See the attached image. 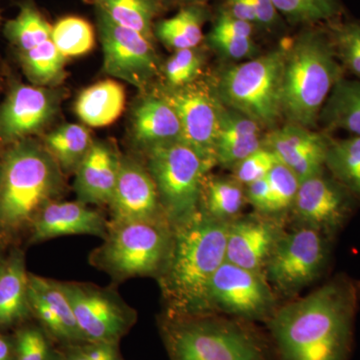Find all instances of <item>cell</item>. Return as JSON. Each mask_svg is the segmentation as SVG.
Masks as SVG:
<instances>
[{"instance_id":"13","label":"cell","mask_w":360,"mask_h":360,"mask_svg":"<svg viewBox=\"0 0 360 360\" xmlns=\"http://www.w3.org/2000/svg\"><path fill=\"white\" fill-rule=\"evenodd\" d=\"M158 94L174 108L181 127V141L210 167L217 165L219 101L212 89L193 82L180 89L162 87Z\"/></svg>"},{"instance_id":"20","label":"cell","mask_w":360,"mask_h":360,"mask_svg":"<svg viewBox=\"0 0 360 360\" xmlns=\"http://www.w3.org/2000/svg\"><path fill=\"white\" fill-rule=\"evenodd\" d=\"M264 215L229 222L225 262L264 274L270 253L283 233L281 224Z\"/></svg>"},{"instance_id":"9","label":"cell","mask_w":360,"mask_h":360,"mask_svg":"<svg viewBox=\"0 0 360 360\" xmlns=\"http://www.w3.org/2000/svg\"><path fill=\"white\" fill-rule=\"evenodd\" d=\"M328 236L310 227L283 232L264 267L270 286L285 295H295L314 283L328 262Z\"/></svg>"},{"instance_id":"21","label":"cell","mask_w":360,"mask_h":360,"mask_svg":"<svg viewBox=\"0 0 360 360\" xmlns=\"http://www.w3.org/2000/svg\"><path fill=\"white\" fill-rule=\"evenodd\" d=\"M122 155L110 142L94 141L75 170L77 200L89 205H108L115 191Z\"/></svg>"},{"instance_id":"19","label":"cell","mask_w":360,"mask_h":360,"mask_svg":"<svg viewBox=\"0 0 360 360\" xmlns=\"http://www.w3.org/2000/svg\"><path fill=\"white\" fill-rule=\"evenodd\" d=\"M110 221L103 213L82 201H52L34 219L28 243L32 245L68 236L105 238Z\"/></svg>"},{"instance_id":"15","label":"cell","mask_w":360,"mask_h":360,"mask_svg":"<svg viewBox=\"0 0 360 360\" xmlns=\"http://www.w3.org/2000/svg\"><path fill=\"white\" fill-rule=\"evenodd\" d=\"M357 201L326 172L300 181L291 210L300 226L333 238L347 224Z\"/></svg>"},{"instance_id":"25","label":"cell","mask_w":360,"mask_h":360,"mask_svg":"<svg viewBox=\"0 0 360 360\" xmlns=\"http://www.w3.org/2000/svg\"><path fill=\"white\" fill-rule=\"evenodd\" d=\"M180 7L174 16L158 20L153 28L155 39L174 51L198 47L203 40V25L210 18L206 4Z\"/></svg>"},{"instance_id":"51","label":"cell","mask_w":360,"mask_h":360,"mask_svg":"<svg viewBox=\"0 0 360 360\" xmlns=\"http://www.w3.org/2000/svg\"><path fill=\"white\" fill-rule=\"evenodd\" d=\"M6 257V255H4V251H2L1 245H0V269H1L2 264H4Z\"/></svg>"},{"instance_id":"41","label":"cell","mask_w":360,"mask_h":360,"mask_svg":"<svg viewBox=\"0 0 360 360\" xmlns=\"http://www.w3.org/2000/svg\"><path fill=\"white\" fill-rule=\"evenodd\" d=\"M264 146L262 136H248L243 139L219 141L215 148L217 165L224 168L236 167L241 160Z\"/></svg>"},{"instance_id":"3","label":"cell","mask_w":360,"mask_h":360,"mask_svg":"<svg viewBox=\"0 0 360 360\" xmlns=\"http://www.w3.org/2000/svg\"><path fill=\"white\" fill-rule=\"evenodd\" d=\"M1 165L0 241L30 231L39 213L65 191V174L41 142L11 144Z\"/></svg>"},{"instance_id":"2","label":"cell","mask_w":360,"mask_h":360,"mask_svg":"<svg viewBox=\"0 0 360 360\" xmlns=\"http://www.w3.org/2000/svg\"><path fill=\"white\" fill-rule=\"evenodd\" d=\"M229 222L194 212L172 225L169 255L158 277L167 315L212 314L208 291L215 272L225 262Z\"/></svg>"},{"instance_id":"22","label":"cell","mask_w":360,"mask_h":360,"mask_svg":"<svg viewBox=\"0 0 360 360\" xmlns=\"http://www.w3.org/2000/svg\"><path fill=\"white\" fill-rule=\"evenodd\" d=\"M130 137L144 153L156 146L181 141L179 116L158 92L146 94L134 104L130 117Z\"/></svg>"},{"instance_id":"14","label":"cell","mask_w":360,"mask_h":360,"mask_svg":"<svg viewBox=\"0 0 360 360\" xmlns=\"http://www.w3.org/2000/svg\"><path fill=\"white\" fill-rule=\"evenodd\" d=\"M68 96L61 87L14 84L0 104V144L11 146L51 125Z\"/></svg>"},{"instance_id":"37","label":"cell","mask_w":360,"mask_h":360,"mask_svg":"<svg viewBox=\"0 0 360 360\" xmlns=\"http://www.w3.org/2000/svg\"><path fill=\"white\" fill-rule=\"evenodd\" d=\"M271 193V213H278L291 210L300 188V180L281 162H277L266 176Z\"/></svg>"},{"instance_id":"43","label":"cell","mask_w":360,"mask_h":360,"mask_svg":"<svg viewBox=\"0 0 360 360\" xmlns=\"http://www.w3.org/2000/svg\"><path fill=\"white\" fill-rule=\"evenodd\" d=\"M213 51L224 58L241 60L257 58L258 49L252 37H231L210 32L206 37Z\"/></svg>"},{"instance_id":"24","label":"cell","mask_w":360,"mask_h":360,"mask_svg":"<svg viewBox=\"0 0 360 360\" xmlns=\"http://www.w3.org/2000/svg\"><path fill=\"white\" fill-rule=\"evenodd\" d=\"M125 108V90L112 79L90 85L75 101V113L90 127H105L120 118Z\"/></svg>"},{"instance_id":"40","label":"cell","mask_w":360,"mask_h":360,"mask_svg":"<svg viewBox=\"0 0 360 360\" xmlns=\"http://www.w3.org/2000/svg\"><path fill=\"white\" fill-rule=\"evenodd\" d=\"M262 127L243 113L226 108L219 103V141L260 136Z\"/></svg>"},{"instance_id":"23","label":"cell","mask_w":360,"mask_h":360,"mask_svg":"<svg viewBox=\"0 0 360 360\" xmlns=\"http://www.w3.org/2000/svg\"><path fill=\"white\" fill-rule=\"evenodd\" d=\"M25 251L13 248L0 269V330H14L32 321Z\"/></svg>"},{"instance_id":"45","label":"cell","mask_w":360,"mask_h":360,"mask_svg":"<svg viewBox=\"0 0 360 360\" xmlns=\"http://www.w3.org/2000/svg\"><path fill=\"white\" fill-rule=\"evenodd\" d=\"M246 200L262 214L271 215V193L266 177L245 186Z\"/></svg>"},{"instance_id":"38","label":"cell","mask_w":360,"mask_h":360,"mask_svg":"<svg viewBox=\"0 0 360 360\" xmlns=\"http://www.w3.org/2000/svg\"><path fill=\"white\" fill-rule=\"evenodd\" d=\"M330 39L336 56L360 79V23L354 21L335 26Z\"/></svg>"},{"instance_id":"30","label":"cell","mask_w":360,"mask_h":360,"mask_svg":"<svg viewBox=\"0 0 360 360\" xmlns=\"http://www.w3.org/2000/svg\"><path fill=\"white\" fill-rule=\"evenodd\" d=\"M21 68L33 85L58 87L66 77L68 58L58 51L51 39L27 51L18 52Z\"/></svg>"},{"instance_id":"12","label":"cell","mask_w":360,"mask_h":360,"mask_svg":"<svg viewBox=\"0 0 360 360\" xmlns=\"http://www.w3.org/2000/svg\"><path fill=\"white\" fill-rule=\"evenodd\" d=\"M264 274L225 262L212 277L208 291L210 312L236 319L269 322L278 307Z\"/></svg>"},{"instance_id":"27","label":"cell","mask_w":360,"mask_h":360,"mask_svg":"<svg viewBox=\"0 0 360 360\" xmlns=\"http://www.w3.org/2000/svg\"><path fill=\"white\" fill-rule=\"evenodd\" d=\"M245 201V187L234 177H207L206 174L198 210L212 219L231 222L238 219Z\"/></svg>"},{"instance_id":"16","label":"cell","mask_w":360,"mask_h":360,"mask_svg":"<svg viewBox=\"0 0 360 360\" xmlns=\"http://www.w3.org/2000/svg\"><path fill=\"white\" fill-rule=\"evenodd\" d=\"M108 206L110 224L167 220L150 172L146 165L131 156L122 155L115 191Z\"/></svg>"},{"instance_id":"28","label":"cell","mask_w":360,"mask_h":360,"mask_svg":"<svg viewBox=\"0 0 360 360\" xmlns=\"http://www.w3.org/2000/svg\"><path fill=\"white\" fill-rule=\"evenodd\" d=\"M319 120L328 129L360 136V80L341 77L326 99Z\"/></svg>"},{"instance_id":"11","label":"cell","mask_w":360,"mask_h":360,"mask_svg":"<svg viewBox=\"0 0 360 360\" xmlns=\"http://www.w3.org/2000/svg\"><path fill=\"white\" fill-rule=\"evenodd\" d=\"M96 15L104 73L144 91L160 70L153 40L118 25L98 9Z\"/></svg>"},{"instance_id":"17","label":"cell","mask_w":360,"mask_h":360,"mask_svg":"<svg viewBox=\"0 0 360 360\" xmlns=\"http://www.w3.org/2000/svg\"><path fill=\"white\" fill-rule=\"evenodd\" d=\"M28 298L32 319L58 347L85 340L61 281L30 272Z\"/></svg>"},{"instance_id":"4","label":"cell","mask_w":360,"mask_h":360,"mask_svg":"<svg viewBox=\"0 0 360 360\" xmlns=\"http://www.w3.org/2000/svg\"><path fill=\"white\" fill-rule=\"evenodd\" d=\"M160 330L170 360H276L270 336L243 319L165 314Z\"/></svg>"},{"instance_id":"5","label":"cell","mask_w":360,"mask_h":360,"mask_svg":"<svg viewBox=\"0 0 360 360\" xmlns=\"http://www.w3.org/2000/svg\"><path fill=\"white\" fill-rule=\"evenodd\" d=\"M330 37L307 30L285 51L281 110L288 123L311 129L342 68Z\"/></svg>"},{"instance_id":"46","label":"cell","mask_w":360,"mask_h":360,"mask_svg":"<svg viewBox=\"0 0 360 360\" xmlns=\"http://www.w3.org/2000/svg\"><path fill=\"white\" fill-rule=\"evenodd\" d=\"M251 2L257 15V27L272 30L279 25V13L272 0H251Z\"/></svg>"},{"instance_id":"8","label":"cell","mask_w":360,"mask_h":360,"mask_svg":"<svg viewBox=\"0 0 360 360\" xmlns=\"http://www.w3.org/2000/svg\"><path fill=\"white\" fill-rule=\"evenodd\" d=\"M146 155L168 222L179 224L198 212L201 186L212 167L182 142L156 146Z\"/></svg>"},{"instance_id":"34","label":"cell","mask_w":360,"mask_h":360,"mask_svg":"<svg viewBox=\"0 0 360 360\" xmlns=\"http://www.w3.org/2000/svg\"><path fill=\"white\" fill-rule=\"evenodd\" d=\"M13 335L15 360H60L58 345L33 319L14 329Z\"/></svg>"},{"instance_id":"7","label":"cell","mask_w":360,"mask_h":360,"mask_svg":"<svg viewBox=\"0 0 360 360\" xmlns=\"http://www.w3.org/2000/svg\"><path fill=\"white\" fill-rule=\"evenodd\" d=\"M285 51L281 47L222 70L212 89L219 103L272 129L283 115Z\"/></svg>"},{"instance_id":"48","label":"cell","mask_w":360,"mask_h":360,"mask_svg":"<svg viewBox=\"0 0 360 360\" xmlns=\"http://www.w3.org/2000/svg\"><path fill=\"white\" fill-rule=\"evenodd\" d=\"M0 360H15L13 335L2 330H0Z\"/></svg>"},{"instance_id":"42","label":"cell","mask_w":360,"mask_h":360,"mask_svg":"<svg viewBox=\"0 0 360 360\" xmlns=\"http://www.w3.org/2000/svg\"><path fill=\"white\" fill-rule=\"evenodd\" d=\"M58 348L60 360H124L120 345L82 341Z\"/></svg>"},{"instance_id":"35","label":"cell","mask_w":360,"mask_h":360,"mask_svg":"<svg viewBox=\"0 0 360 360\" xmlns=\"http://www.w3.org/2000/svg\"><path fill=\"white\" fill-rule=\"evenodd\" d=\"M276 11L292 25H311L335 18L340 0H272Z\"/></svg>"},{"instance_id":"49","label":"cell","mask_w":360,"mask_h":360,"mask_svg":"<svg viewBox=\"0 0 360 360\" xmlns=\"http://www.w3.org/2000/svg\"><path fill=\"white\" fill-rule=\"evenodd\" d=\"M208 0H179V6H188V4H206Z\"/></svg>"},{"instance_id":"31","label":"cell","mask_w":360,"mask_h":360,"mask_svg":"<svg viewBox=\"0 0 360 360\" xmlns=\"http://www.w3.org/2000/svg\"><path fill=\"white\" fill-rule=\"evenodd\" d=\"M326 168L360 202V136L329 141Z\"/></svg>"},{"instance_id":"10","label":"cell","mask_w":360,"mask_h":360,"mask_svg":"<svg viewBox=\"0 0 360 360\" xmlns=\"http://www.w3.org/2000/svg\"><path fill=\"white\" fill-rule=\"evenodd\" d=\"M86 341L120 345L134 328L137 312L111 286L61 281Z\"/></svg>"},{"instance_id":"26","label":"cell","mask_w":360,"mask_h":360,"mask_svg":"<svg viewBox=\"0 0 360 360\" xmlns=\"http://www.w3.org/2000/svg\"><path fill=\"white\" fill-rule=\"evenodd\" d=\"M103 11L118 25L141 33L155 41L156 18L165 11L160 0H84Z\"/></svg>"},{"instance_id":"36","label":"cell","mask_w":360,"mask_h":360,"mask_svg":"<svg viewBox=\"0 0 360 360\" xmlns=\"http://www.w3.org/2000/svg\"><path fill=\"white\" fill-rule=\"evenodd\" d=\"M202 52L195 49H180L161 68L168 89H180L196 82L202 70Z\"/></svg>"},{"instance_id":"50","label":"cell","mask_w":360,"mask_h":360,"mask_svg":"<svg viewBox=\"0 0 360 360\" xmlns=\"http://www.w3.org/2000/svg\"><path fill=\"white\" fill-rule=\"evenodd\" d=\"M161 4L165 9L174 6H179V0H160Z\"/></svg>"},{"instance_id":"52","label":"cell","mask_w":360,"mask_h":360,"mask_svg":"<svg viewBox=\"0 0 360 360\" xmlns=\"http://www.w3.org/2000/svg\"><path fill=\"white\" fill-rule=\"evenodd\" d=\"M2 165L1 160H0V179H1Z\"/></svg>"},{"instance_id":"29","label":"cell","mask_w":360,"mask_h":360,"mask_svg":"<svg viewBox=\"0 0 360 360\" xmlns=\"http://www.w3.org/2000/svg\"><path fill=\"white\" fill-rule=\"evenodd\" d=\"M94 141L84 125L65 123L45 134L41 143L66 175L75 174Z\"/></svg>"},{"instance_id":"1","label":"cell","mask_w":360,"mask_h":360,"mask_svg":"<svg viewBox=\"0 0 360 360\" xmlns=\"http://www.w3.org/2000/svg\"><path fill=\"white\" fill-rule=\"evenodd\" d=\"M357 302L354 283L338 277L278 307L267 322L276 360L349 359Z\"/></svg>"},{"instance_id":"44","label":"cell","mask_w":360,"mask_h":360,"mask_svg":"<svg viewBox=\"0 0 360 360\" xmlns=\"http://www.w3.org/2000/svg\"><path fill=\"white\" fill-rule=\"evenodd\" d=\"M255 26L227 13L224 8L219 11L212 30V33L231 37H251Z\"/></svg>"},{"instance_id":"33","label":"cell","mask_w":360,"mask_h":360,"mask_svg":"<svg viewBox=\"0 0 360 360\" xmlns=\"http://www.w3.org/2000/svg\"><path fill=\"white\" fill-rule=\"evenodd\" d=\"M51 41L68 58L85 56L96 45V32L89 21L79 16H66L52 25Z\"/></svg>"},{"instance_id":"39","label":"cell","mask_w":360,"mask_h":360,"mask_svg":"<svg viewBox=\"0 0 360 360\" xmlns=\"http://www.w3.org/2000/svg\"><path fill=\"white\" fill-rule=\"evenodd\" d=\"M278 162L274 151L262 146L233 167V177L243 186L264 179Z\"/></svg>"},{"instance_id":"47","label":"cell","mask_w":360,"mask_h":360,"mask_svg":"<svg viewBox=\"0 0 360 360\" xmlns=\"http://www.w3.org/2000/svg\"><path fill=\"white\" fill-rule=\"evenodd\" d=\"M224 9L234 18L257 27V15L251 0H225Z\"/></svg>"},{"instance_id":"6","label":"cell","mask_w":360,"mask_h":360,"mask_svg":"<svg viewBox=\"0 0 360 360\" xmlns=\"http://www.w3.org/2000/svg\"><path fill=\"white\" fill-rule=\"evenodd\" d=\"M172 240V225L165 219L110 224L108 236L90 252L89 262L115 283L134 277L158 278Z\"/></svg>"},{"instance_id":"18","label":"cell","mask_w":360,"mask_h":360,"mask_svg":"<svg viewBox=\"0 0 360 360\" xmlns=\"http://www.w3.org/2000/svg\"><path fill=\"white\" fill-rule=\"evenodd\" d=\"M329 141L324 135L293 123L272 130L262 139L265 148L274 151L300 181L326 170Z\"/></svg>"},{"instance_id":"32","label":"cell","mask_w":360,"mask_h":360,"mask_svg":"<svg viewBox=\"0 0 360 360\" xmlns=\"http://www.w3.org/2000/svg\"><path fill=\"white\" fill-rule=\"evenodd\" d=\"M52 25L40 13L32 0H26L20 6V13L7 21L4 27L6 39L18 52L30 51L51 39Z\"/></svg>"}]
</instances>
